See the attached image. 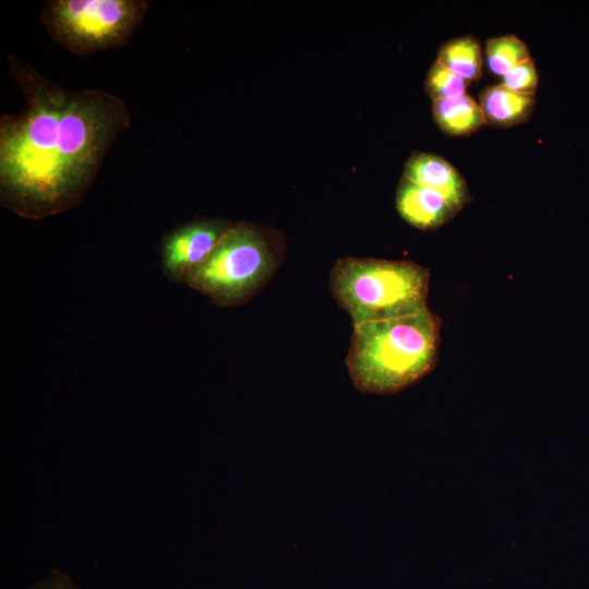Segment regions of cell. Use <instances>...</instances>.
Wrapping results in <instances>:
<instances>
[{"label": "cell", "instance_id": "6da1fadb", "mask_svg": "<svg viewBox=\"0 0 589 589\" xmlns=\"http://www.w3.org/2000/svg\"><path fill=\"white\" fill-rule=\"evenodd\" d=\"M8 69L25 109L0 118V203L40 220L82 202L132 116L117 95L62 86L15 56Z\"/></svg>", "mask_w": 589, "mask_h": 589}, {"label": "cell", "instance_id": "7a4b0ae2", "mask_svg": "<svg viewBox=\"0 0 589 589\" xmlns=\"http://www.w3.org/2000/svg\"><path fill=\"white\" fill-rule=\"evenodd\" d=\"M440 317L424 308L400 317L353 325L346 359L358 389L394 394L429 373L437 361Z\"/></svg>", "mask_w": 589, "mask_h": 589}, {"label": "cell", "instance_id": "3957f363", "mask_svg": "<svg viewBox=\"0 0 589 589\" xmlns=\"http://www.w3.org/2000/svg\"><path fill=\"white\" fill-rule=\"evenodd\" d=\"M429 271L410 261L341 257L329 272V289L353 325L388 320L426 308Z\"/></svg>", "mask_w": 589, "mask_h": 589}, {"label": "cell", "instance_id": "277c9868", "mask_svg": "<svg viewBox=\"0 0 589 589\" xmlns=\"http://www.w3.org/2000/svg\"><path fill=\"white\" fill-rule=\"evenodd\" d=\"M284 248L265 228L232 223L209 256L184 284L219 306H238L252 299L273 277Z\"/></svg>", "mask_w": 589, "mask_h": 589}, {"label": "cell", "instance_id": "5b68a950", "mask_svg": "<svg viewBox=\"0 0 589 589\" xmlns=\"http://www.w3.org/2000/svg\"><path fill=\"white\" fill-rule=\"evenodd\" d=\"M147 10L144 0H49L40 20L53 41L87 56L128 44Z\"/></svg>", "mask_w": 589, "mask_h": 589}, {"label": "cell", "instance_id": "8992f818", "mask_svg": "<svg viewBox=\"0 0 589 589\" xmlns=\"http://www.w3.org/2000/svg\"><path fill=\"white\" fill-rule=\"evenodd\" d=\"M232 223L202 219L169 231L160 245L161 269L173 283H184L212 253Z\"/></svg>", "mask_w": 589, "mask_h": 589}, {"label": "cell", "instance_id": "52a82bcc", "mask_svg": "<svg viewBox=\"0 0 589 589\" xmlns=\"http://www.w3.org/2000/svg\"><path fill=\"white\" fill-rule=\"evenodd\" d=\"M396 208L408 224L422 230L436 229L459 212L438 192L405 177L398 184Z\"/></svg>", "mask_w": 589, "mask_h": 589}, {"label": "cell", "instance_id": "ba28073f", "mask_svg": "<svg viewBox=\"0 0 589 589\" xmlns=\"http://www.w3.org/2000/svg\"><path fill=\"white\" fill-rule=\"evenodd\" d=\"M402 177L438 192L458 211L470 201L462 176L446 159L437 155L413 153L406 161Z\"/></svg>", "mask_w": 589, "mask_h": 589}, {"label": "cell", "instance_id": "9c48e42d", "mask_svg": "<svg viewBox=\"0 0 589 589\" xmlns=\"http://www.w3.org/2000/svg\"><path fill=\"white\" fill-rule=\"evenodd\" d=\"M534 104V96L516 93L503 84L489 86L480 95L485 122L498 127H512L526 121Z\"/></svg>", "mask_w": 589, "mask_h": 589}, {"label": "cell", "instance_id": "30bf717a", "mask_svg": "<svg viewBox=\"0 0 589 589\" xmlns=\"http://www.w3.org/2000/svg\"><path fill=\"white\" fill-rule=\"evenodd\" d=\"M433 116L440 129L454 136L469 135L485 123L480 104L466 94L433 100Z\"/></svg>", "mask_w": 589, "mask_h": 589}, {"label": "cell", "instance_id": "8fae6325", "mask_svg": "<svg viewBox=\"0 0 589 589\" xmlns=\"http://www.w3.org/2000/svg\"><path fill=\"white\" fill-rule=\"evenodd\" d=\"M437 61L469 83L482 74L481 47L471 35L445 43L440 48Z\"/></svg>", "mask_w": 589, "mask_h": 589}, {"label": "cell", "instance_id": "7c38bea8", "mask_svg": "<svg viewBox=\"0 0 589 589\" xmlns=\"http://www.w3.org/2000/svg\"><path fill=\"white\" fill-rule=\"evenodd\" d=\"M485 53L490 70L500 76H504L514 67L530 59L526 44L515 35L489 39Z\"/></svg>", "mask_w": 589, "mask_h": 589}, {"label": "cell", "instance_id": "4fadbf2b", "mask_svg": "<svg viewBox=\"0 0 589 589\" xmlns=\"http://www.w3.org/2000/svg\"><path fill=\"white\" fill-rule=\"evenodd\" d=\"M469 82L452 72L437 60L432 64L425 88L433 100L453 98L464 95Z\"/></svg>", "mask_w": 589, "mask_h": 589}, {"label": "cell", "instance_id": "5bb4252c", "mask_svg": "<svg viewBox=\"0 0 589 589\" xmlns=\"http://www.w3.org/2000/svg\"><path fill=\"white\" fill-rule=\"evenodd\" d=\"M502 84L516 93L534 96L538 74L532 59L530 58L508 71L503 76Z\"/></svg>", "mask_w": 589, "mask_h": 589}, {"label": "cell", "instance_id": "9a60e30c", "mask_svg": "<svg viewBox=\"0 0 589 589\" xmlns=\"http://www.w3.org/2000/svg\"><path fill=\"white\" fill-rule=\"evenodd\" d=\"M29 589H81L74 585L68 577L59 573L53 574L49 579L29 588Z\"/></svg>", "mask_w": 589, "mask_h": 589}]
</instances>
